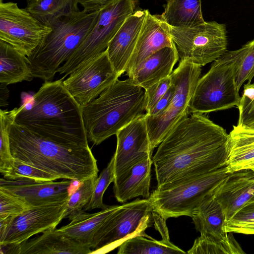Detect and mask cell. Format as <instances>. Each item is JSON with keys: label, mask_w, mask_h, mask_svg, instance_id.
Masks as SVG:
<instances>
[{"label": "cell", "mask_w": 254, "mask_h": 254, "mask_svg": "<svg viewBox=\"0 0 254 254\" xmlns=\"http://www.w3.org/2000/svg\"><path fill=\"white\" fill-rule=\"evenodd\" d=\"M228 134L205 115L192 113L168 133L152 158L157 187L226 166Z\"/></svg>", "instance_id": "1"}, {"label": "cell", "mask_w": 254, "mask_h": 254, "mask_svg": "<svg viewBox=\"0 0 254 254\" xmlns=\"http://www.w3.org/2000/svg\"><path fill=\"white\" fill-rule=\"evenodd\" d=\"M14 122L32 132L60 143L88 146L82 107L66 90L62 79L45 81L24 104Z\"/></svg>", "instance_id": "2"}, {"label": "cell", "mask_w": 254, "mask_h": 254, "mask_svg": "<svg viewBox=\"0 0 254 254\" xmlns=\"http://www.w3.org/2000/svg\"><path fill=\"white\" fill-rule=\"evenodd\" d=\"M10 147L14 159L58 177L81 182L98 177L97 160L89 146H74L43 138L11 125Z\"/></svg>", "instance_id": "3"}, {"label": "cell", "mask_w": 254, "mask_h": 254, "mask_svg": "<svg viewBox=\"0 0 254 254\" xmlns=\"http://www.w3.org/2000/svg\"><path fill=\"white\" fill-rule=\"evenodd\" d=\"M82 111L88 141L99 145L144 114L145 90L129 78L118 79Z\"/></svg>", "instance_id": "4"}, {"label": "cell", "mask_w": 254, "mask_h": 254, "mask_svg": "<svg viewBox=\"0 0 254 254\" xmlns=\"http://www.w3.org/2000/svg\"><path fill=\"white\" fill-rule=\"evenodd\" d=\"M99 12L79 10L52 23L51 32L27 57L33 77L53 79L60 65L71 57L94 26Z\"/></svg>", "instance_id": "5"}, {"label": "cell", "mask_w": 254, "mask_h": 254, "mask_svg": "<svg viewBox=\"0 0 254 254\" xmlns=\"http://www.w3.org/2000/svg\"><path fill=\"white\" fill-rule=\"evenodd\" d=\"M230 174L224 166L204 174L157 187L148 198L153 212L165 220L182 216L191 217L193 210Z\"/></svg>", "instance_id": "6"}, {"label": "cell", "mask_w": 254, "mask_h": 254, "mask_svg": "<svg viewBox=\"0 0 254 254\" xmlns=\"http://www.w3.org/2000/svg\"><path fill=\"white\" fill-rule=\"evenodd\" d=\"M237 50L226 51L197 81L189 112L209 113L237 107L241 97L236 85Z\"/></svg>", "instance_id": "7"}, {"label": "cell", "mask_w": 254, "mask_h": 254, "mask_svg": "<svg viewBox=\"0 0 254 254\" xmlns=\"http://www.w3.org/2000/svg\"><path fill=\"white\" fill-rule=\"evenodd\" d=\"M152 212L148 198L137 199L121 205L95 233L91 254L109 252L126 240L137 235L150 238L145 231L151 225Z\"/></svg>", "instance_id": "8"}, {"label": "cell", "mask_w": 254, "mask_h": 254, "mask_svg": "<svg viewBox=\"0 0 254 254\" xmlns=\"http://www.w3.org/2000/svg\"><path fill=\"white\" fill-rule=\"evenodd\" d=\"M137 0H115L99 10L97 20L82 42L58 70L70 74L79 66L104 52L127 17L135 10Z\"/></svg>", "instance_id": "9"}, {"label": "cell", "mask_w": 254, "mask_h": 254, "mask_svg": "<svg viewBox=\"0 0 254 254\" xmlns=\"http://www.w3.org/2000/svg\"><path fill=\"white\" fill-rule=\"evenodd\" d=\"M201 72L200 66L183 60L180 61L178 67L172 72V82L175 91L169 106L157 117H151L146 115L152 152L179 122L188 116L190 101Z\"/></svg>", "instance_id": "10"}, {"label": "cell", "mask_w": 254, "mask_h": 254, "mask_svg": "<svg viewBox=\"0 0 254 254\" xmlns=\"http://www.w3.org/2000/svg\"><path fill=\"white\" fill-rule=\"evenodd\" d=\"M172 40L180 61H189L200 66L214 62L227 51L225 24L216 21L189 28L170 26Z\"/></svg>", "instance_id": "11"}, {"label": "cell", "mask_w": 254, "mask_h": 254, "mask_svg": "<svg viewBox=\"0 0 254 254\" xmlns=\"http://www.w3.org/2000/svg\"><path fill=\"white\" fill-rule=\"evenodd\" d=\"M51 30L16 3L0 2V40L27 57Z\"/></svg>", "instance_id": "12"}, {"label": "cell", "mask_w": 254, "mask_h": 254, "mask_svg": "<svg viewBox=\"0 0 254 254\" xmlns=\"http://www.w3.org/2000/svg\"><path fill=\"white\" fill-rule=\"evenodd\" d=\"M119 77L105 50L73 71L63 84L83 107L97 98Z\"/></svg>", "instance_id": "13"}, {"label": "cell", "mask_w": 254, "mask_h": 254, "mask_svg": "<svg viewBox=\"0 0 254 254\" xmlns=\"http://www.w3.org/2000/svg\"><path fill=\"white\" fill-rule=\"evenodd\" d=\"M67 202L32 207L12 217L5 232L0 236V245L20 244L35 234L56 228L64 219Z\"/></svg>", "instance_id": "14"}, {"label": "cell", "mask_w": 254, "mask_h": 254, "mask_svg": "<svg viewBox=\"0 0 254 254\" xmlns=\"http://www.w3.org/2000/svg\"><path fill=\"white\" fill-rule=\"evenodd\" d=\"M115 179L145 157L152 156L144 113L132 121L116 133Z\"/></svg>", "instance_id": "15"}, {"label": "cell", "mask_w": 254, "mask_h": 254, "mask_svg": "<svg viewBox=\"0 0 254 254\" xmlns=\"http://www.w3.org/2000/svg\"><path fill=\"white\" fill-rule=\"evenodd\" d=\"M73 181L65 179L60 182H38L21 179L0 180V189L14 195L24 201L31 208L67 201Z\"/></svg>", "instance_id": "16"}, {"label": "cell", "mask_w": 254, "mask_h": 254, "mask_svg": "<svg viewBox=\"0 0 254 254\" xmlns=\"http://www.w3.org/2000/svg\"><path fill=\"white\" fill-rule=\"evenodd\" d=\"M212 195L222 206L228 222L254 200V171L248 169L230 173L215 188Z\"/></svg>", "instance_id": "17"}, {"label": "cell", "mask_w": 254, "mask_h": 254, "mask_svg": "<svg viewBox=\"0 0 254 254\" xmlns=\"http://www.w3.org/2000/svg\"><path fill=\"white\" fill-rule=\"evenodd\" d=\"M148 11L136 10L129 15L108 45L109 59L119 76L126 71Z\"/></svg>", "instance_id": "18"}, {"label": "cell", "mask_w": 254, "mask_h": 254, "mask_svg": "<svg viewBox=\"0 0 254 254\" xmlns=\"http://www.w3.org/2000/svg\"><path fill=\"white\" fill-rule=\"evenodd\" d=\"M174 45L169 25L162 19L160 15H153L148 11L129 61L126 75L154 53Z\"/></svg>", "instance_id": "19"}, {"label": "cell", "mask_w": 254, "mask_h": 254, "mask_svg": "<svg viewBox=\"0 0 254 254\" xmlns=\"http://www.w3.org/2000/svg\"><path fill=\"white\" fill-rule=\"evenodd\" d=\"M179 58L175 44L166 47L148 57L127 75L133 83L145 90L170 76Z\"/></svg>", "instance_id": "20"}, {"label": "cell", "mask_w": 254, "mask_h": 254, "mask_svg": "<svg viewBox=\"0 0 254 254\" xmlns=\"http://www.w3.org/2000/svg\"><path fill=\"white\" fill-rule=\"evenodd\" d=\"M20 243V254H88L90 247L66 235L56 228Z\"/></svg>", "instance_id": "21"}, {"label": "cell", "mask_w": 254, "mask_h": 254, "mask_svg": "<svg viewBox=\"0 0 254 254\" xmlns=\"http://www.w3.org/2000/svg\"><path fill=\"white\" fill-rule=\"evenodd\" d=\"M152 164L151 156L149 155L115 179L113 190L118 202L124 203L138 196L149 198Z\"/></svg>", "instance_id": "22"}, {"label": "cell", "mask_w": 254, "mask_h": 254, "mask_svg": "<svg viewBox=\"0 0 254 254\" xmlns=\"http://www.w3.org/2000/svg\"><path fill=\"white\" fill-rule=\"evenodd\" d=\"M191 217L202 237L219 241H228L233 237L225 230V214L212 192L193 210Z\"/></svg>", "instance_id": "23"}, {"label": "cell", "mask_w": 254, "mask_h": 254, "mask_svg": "<svg viewBox=\"0 0 254 254\" xmlns=\"http://www.w3.org/2000/svg\"><path fill=\"white\" fill-rule=\"evenodd\" d=\"M226 151L228 173L248 169L254 165V128L234 126L228 134Z\"/></svg>", "instance_id": "24"}, {"label": "cell", "mask_w": 254, "mask_h": 254, "mask_svg": "<svg viewBox=\"0 0 254 254\" xmlns=\"http://www.w3.org/2000/svg\"><path fill=\"white\" fill-rule=\"evenodd\" d=\"M33 77L27 57L0 40V83L30 81Z\"/></svg>", "instance_id": "25"}, {"label": "cell", "mask_w": 254, "mask_h": 254, "mask_svg": "<svg viewBox=\"0 0 254 254\" xmlns=\"http://www.w3.org/2000/svg\"><path fill=\"white\" fill-rule=\"evenodd\" d=\"M121 205H113L99 212L88 214L81 213L66 225L59 228L62 232L91 249L94 236L105 220L120 208Z\"/></svg>", "instance_id": "26"}, {"label": "cell", "mask_w": 254, "mask_h": 254, "mask_svg": "<svg viewBox=\"0 0 254 254\" xmlns=\"http://www.w3.org/2000/svg\"><path fill=\"white\" fill-rule=\"evenodd\" d=\"M162 19L174 27L189 28L205 22L201 10V0H168Z\"/></svg>", "instance_id": "27"}, {"label": "cell", "mask_w": 254, "mask_h": 254, "mask_svg": "<svg viewBox=\"0 0 254 254\" xmlns=\"http://www.w3.org/2000/svg\"><path fill=\"white\" fill-rule=\"evenodd\" d=\"M77 0H27L25 9L43 24L50 25L79 11Z\"/></svg>", "instance_id": "28"}, {"label": "cell", "mask_w": 254, "mask_h": 254, "mask_svg": "<svg viewBox=\"0 0 254 254\" xmlns=\"http://www.w3.org/2000/svg\"><path fill=\"white\" fill-rule=\"evenodd\" d=\"M157 241L142 235L132 237L125 241L119 247L118 254H172L187 253L173 243L169 234L161 235Z\"/></svg>", "instance_id": "29"}, {"label": "cell", "mask_w": 254, "mask_h": 254, "mask_svg": "<svg viewBox=\"0 0 254 254\" xmlns=\"http://www.w3.org/2000/svg\"><path fill=\"white\" fill-rule=\"evenodd\" d=\"M97 177H93L80 182L76 190L70 195L63 214V218L71 220L77 215L84 212V209L92 195L95 182Z\"/></svg>", "instance_id": "30"}, {"label": "cell", "mask_w": 254, "mask_h": 254, "mask_svg": "<svg viewBox=\"0 0 254 254\" xmlns=\"http://www.w3.org/2000/svg\"><path fill=\"white\" fill-rule=\"evenodd\" d=\"M187 253L236 254L245 252L233 237L228 241H219L200 236L194 240L192 247Z\"/></svg>", "instance_id": "31"}, {"label": "cell", "mask_w": 254, "mask_h": 254, "mask_svg": "<svg viewBox=\"0 0 254 254\" xmlns=\"http://www.w3.org/2000/svg\"><path fill=\"white\" fill-rule=\"evenodd\" d=\"M237 51L236 85L239 90L245 81L251 82L254 76V39Z\"/></svg>", "instance_id": "32"}, {"label": "cell", "mask_w": 254, "mask_h": 254, "mask_svg": "<svg viewBox=\"0 0 254 254\" xmlns=\"http://www.w3.org/2000/svg\"><path fill=\"white\" fill-rule=\"evenodd\" d=\"M115 180V156L112 157L107 166L101 172L95 180L92 197L83 209L84 211L96 208L102 210L110 206L103 203V195L109 185Z\"/></svg>", "instance_id": "33"}, {"label": "cell", "mask_w": 254, "mask_h": 254, "mask_svg": "<svg viewBox=\"0 0 254 254\" xmlns=\"http://www.w3.org/2000/svg\"><path fill=\"white\" fill-rule=\"evenodd\" d=\"M4 178L10 180L26 179L38 182H52L60 179L57 176L14 159L12 171Z\"/></svg>", "instance_id": "34"}, {"label": "cell", "mask_w": 254, "mask_h": 254, "mask_svg": "<svg viewBox=\"0 0 254 254\" xmlns=\"http://www.w3.org/2000/svg\"><path fill=\"white\" fill-rule=\"evenodd\" d=\"M30 208L19 197L0 189V218L16 216Z\"/></svg>", "instance_id": "35"}, {"label": "cell", "mask_w": 254, "mask_h": 254, "mask_svg": "<svg viewBox=\"0 0 254 254\" xmlns=\"http://www.w3.org/2000/svg\"><path fill=\"white\" fill-rule=\"evenodd\" d=\"M237 125H246L254 121V83L248 82L244 86V91L241 97Z\"/></svg>", "instance_id": "36"}, {"label": "cell", "mask_w": 254, "mask_h": 254, "mask_svg": "<svg viewBox=\"0 0 254 254\" xmlns=\"http://www.w3.org/2000/svg\"><path fill=\"white\" fill-rule=\"evenodd\" d=\"M172 84L171 75L145 90L146 113L149 112L165 95Z\"/></svg>", "instance_id": "37"}, {"label": "cell", "mask_w": 254, "mask_h": 254, "mask_svg": "<svg viewBox=\"0 0 254 254\" xmlns=\"http://www.w3.org/2000/svg\"><path fill=\"white\" fill-rule=\"evenodd\" d=\"M175 91V87L172 82L167 92L149 112L145 113L146 115L151 117H156L163 113L169 106L174 95Z\"/></svg>", "instance_id": "38"}, {"label": "cell", "mask_w": 254, "mask_h": 254, "mask_svg": "<svg viewBox=\"0 0 254 254\" xmlns=\"http://www.w3.org/2000/svg\"><path fill=\"white\" fill-rule=\"evenodd\" d=\"M254 221V200L243 207L228 222L233 223L246 222Z\"/></svg>", "instance_id": "39"}, {"label": "cell", "mask_w": 254, "mask_h": 254, "mask_svg": "<svg viewBox=\"0 0 254 254\" xmlns=\"http://www.w3.org/2000/svg\"><path fill=\"white\" fill-rule=\"evenodd\" d=\"M228 233H242L247 235L254 234V221L246 222H226L224 227Z\"/></svg>", "instance_id": "40"}, {"label": "cell", "mask_w": 254, "mask_h": 254, "mask_svg": "<svg viewBox=\"0 0 254 254\" xmlns=\"http://www.w3.org/2000/svg\"><path fill=\"white\" fill-rule=\"evenodd\" d=\"M115 0H77L87 12L99 11Z\"/></svg>", "instance_id": "41"}, {"label": "cell", "mask_w": 254, "mask_h": 254, "mask_svg": "<svg viewBox=\"0 0 254 254\" xmlns=\"http://www.w3.org/2000/svg\"><path fill=\"white\" fill-rule=\"evenodd\" d=\"M0 254H20V244H7L0 245Z\"/></svg>", "instance_id": "42"}, {"label": "cell", "mask_w": 254, "mask_h": 254, "mask_svg": "<svg viewBox=\"0 0 254 254\" xmlns=\"http://www.w3.org/2000/svg\"><path fill=\"white\" fill-rule=\"evenodd\" d=\"M8 85L0 83V106L6 107L8 105L9 90L7 88Z\"/></svg>", "instance_id": "43"}, {"label": "cell", "mask_w": 254, "mask_h": 254, "mask_svg": "<svg viewBox=\"0 0 254 254\" xmlns=\"http://www.w3.org/2000/svg\"><path fill=\"white\" fill-rule=\"evenodd\" d=\"M246 125L248 126V127H252V128H254V121H252L251 123H249L247 124Z\"/></svg>", "instance_id": "44"}, {"label": "cell", "mask_w": 254, "mask_h": 254, "mask_svg": "<svg viewBox=\"0 0 254 254\" xmlns=\"http://www.w3.org/2000/svg\"><path fill=\"white\" fill-rule=\"evenodd\" d=\"M250 169H251L252 170H253V171H254V165H252L251 167H250V168H249Z\"/></svg>", "instance_id": "45"}, {"label": "cell", "mask_w": 254, "mask_h": 254, "mask_svg": "<svg viewBox=\"0 0 254 254\" xmlns=\"http://www.w3.org/2000/svg\"><path fill=\"white\" fill-rule=\"evenodd\" d=\"M2 2V0H0V2Z\"/></svg>", "instance_id": "46"}]
</instances>
